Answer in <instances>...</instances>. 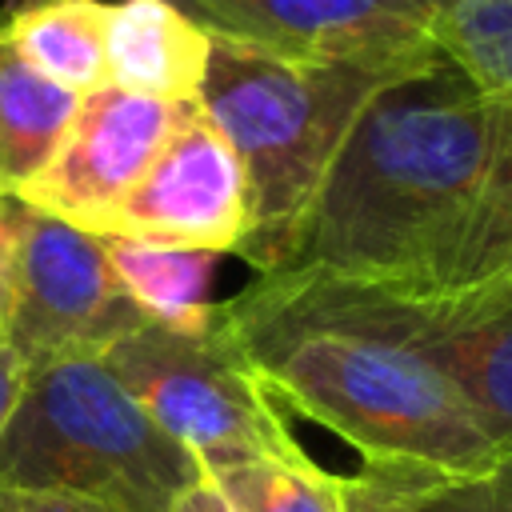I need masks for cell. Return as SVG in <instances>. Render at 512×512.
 Here are the masks:
<instances>
[{"label": "cell", "mask_w": 512, "mask_h": 512, "mask_svg": "<svg viewBox=\"0 0 512 512\" xmlns=\"http://www.w3.org/2000/svg\"><path fill=\"white\" fill-rule=\"evenodd\" d=\"M324 272L400 296L512 276V104L444 56L368 104L256 276Z\"/></svg>", "instance_id": "1"}, {"label": "cell", "mask_w": 512, "mask_h": 512, "mask_svg": "<svg viewBox=\"0 0 512 512\" xmlns=\"http://www.w3.org/2000/svg\"><path fill=\"white\" fill-rule=\"evenodd\" d=\"M216 328L268 396L344 436L364 464L484 476L504 460L456 388L400 344L380 292L360 280L252 276L216 304Z\"/></svg>", "instance_id": "2"}, {"label": "cell", "mask_w": 512, "mask_h": 512, "mask_svg": "<svg viewBox=\"0 0 512 512\" xmlns=\"http://www.w3.org/2000/svg\"><path fill=\"white\" fill-rule=\"evenodd\" d=\"M208 40L196 104L240 156L248 180V232L236 256L256 268L308 212L368 104L436 64L440 48L316 60L224 36Z\"/></svg>", "instance_id": "3"}, {"label": "cell", "mask_w": 512, "mask_h": 512, "mask_svg": "<svg viewBox=\"0 0 512 512\" xmlns=\"http://www.w3.org/2000/svg\"><path fill=\"white\" fill-rule=\"evenodd\" d=\"M200 464L156 428L100 356L28 364L0 424V492H64L116 512H172Z\"/></svg>", "instance_id": "4"}, {"label": "cell", "mask_w": 512, "mask_h": 512, "mask_svg": "<svg viewBox=\"0 0 512 512\" xmlns=\"http://www.w3.org/2000/svg\"><path fill=\"white\" fill-rule=\"evenodd\" d=\"M100 360L204 476L256 460H312L216 320L204 332L140 324Z\"/></svg>", "instance_id": "5"}, {"label": "cell", "mask_w": 512, "mask_h": 512, "mask_svg": "<svg viewBox=\"0 0 512 512\" xmlns=\"http://www.w3.org/2000/svg\"><path fill=\"white\" fill-rule=\"evenodd\" d=\"M12 224V304L4 344L24 364L104 356L116 340L148 324L124 296L100 236L8 200Z\"/></svg>", "instance_id": "6"}, {"label": "cell", "mask_w": 512, "mask_h": 512, "mask_svg": "<svg viewBox=\"0 0 512 512\" xmlns=\"http://www.w3.org/2000/svg\"><path fill=\"white\" fill-rule=\"evenodd\" d=\"M248 232V180L224 132L196 100L176 108V120L152 156L148 172L116 204L100 236H124L168 248L236 252Z\"/></svg>", "instance_id": "7"}, {"label": "cell", "mask_w": 512, "mask_h": 512, "mask_svg": "<svg viewBox=\"0 0 512 512\" xmlns=\"http://www.w3.org/2000/svg\"><path fill=\"white\" fill-rule=\"evenodd\" d=\"M180 104L136 96L112 84L84 92L56 152L12 200L100 236L116 204L148 172Z\"/></svg>", "instance_id": "8"}, {"label": "cell", "mask_w": 512, "mask_h": 512, "mask_svg": "<svg viewBox=\"0 0 512 512\" xmlns=\"http://www.w3.org/2000/svg\"><path fill=\"white\" fill-rule=\"evenodd\" d=\"M376 292L400 344L424 356L456 388L492 448L512 456V276L444 296Z\"/></svg>", "instance_id": "9"}, {"label": "cell", "mask_w": 512, "mask_h": 512, "mask_svg": "<svg viewBox=\"0 0 512 512\" xmlns=\"http://www.w3.org/2000/svg\"><path fill=\"white\" fill-rule=\"evenodd\" d=\"M208 36L280 56H372L428 52L448 0H172Z\"/></svg>", "instance_id": "10"}, {"label": "cell", "mask_w": 512, "mask_h": 512, "mask_svg": "<svg viewBox=\"0 0 512 512\" xmlns=\"http://www.w3.org/2000/svg\"><path fill=\"white\" fill-rule=\"evenodd\" d=\"M208 44V32L172 0H116L104 20V76L164 104L196 100Z\"/></svg>", "instance_id": "11"}, {"label": "cell", "mask_w": 512, "mask_h": 512, "mask_svg": "<svg viewBox=\"0 0 512 512\" xmlns=\"http://www.w3.org/2000/svg\"><path fill=\"white\" fill-rule=\"evenodd\" d=\"M104 20L108 0H16L0 12V32L44 80L84 96L108 84Z\"/></svg>", "instance_id": "12"}, {"label": "cell", "mask_w": 512, "mask_h": 512, "mask_svg": "<svg viewBox=\"0 0 512 512\" xmlns=\"http://www.w3.org/2000/svg\"><path fill=\"white\" fill-rule=\"evenodd\" d=\"M100 244L124 296L136 304V312L148 324L176 332L212 328L216 304L208 292H212V268L220 260L216 252L144 244L124 236H100Z\"/></svg>", "instance_id": "13"}, {"label": "cell", "mask_w": 512, "mask_h": 512, "mask_svg": "<svg viewBox=\"0 0 512 512\" xmlns=\"http://www.w3.org/2000/svg\"><path fill=\"white\" fill-rule=\"evenodd\" d=\"M80 96L44 80L0 32V200H12L56 152Z\"/></svg>", "instance_id": "14"}, {"label": "cell", "mask_w": 512, "mask_h": 512, "mask_svg": "<svg viewBox=\"0 0 512 512\" xmlns=\"http://www.w3.org/2000/svg\"><path fill=\"white\" fill-rule=\"evenodd\" d=\"M492 472L452 476L436 468L364 464L356 476H340V512H496Z\"/></svg>", "instance_id": "15"}, {"label": "cell", "mask_w": 512, "mask_h": 512, "mask_svg": "<svg viewBox=\"0 0 512 512\" xmlns=\"http://www.w3.org/2000/svg\"><path fill=\"white\" fill-rule=\"evenodd\" d=\"M432 40L476 92L512 104V0H448Z\"/></svg>", "instance_id": "16"}, {"label": "cell", "mask_w": 512, "mask_h": 512, "mask_svg": "<svg viewBox=\"0 0 512 512\" xmlns=\"http://www.w3.org/2000/svg\"><path fill=\"white\" fill-rule=\"evenodd\" d=\"M232 512H340V476L320 464H236L208 476Z\"/></svg>", "instance_id": "17"}, {"label": "cell", "mask_w": 512, "mask_h": 512, "mask_svg": "<svg viewBox=\"0 0 512 512\" xmlns=\"http://www.w3.org/2000/svg\"><path fill=\"white\" fill-rule=\"evenodd\" d=\"M4 496H8V512H116L108 504L64 492H4Z\"/></svg>", "instance_id": "18"}, {"label": "cell", "mask_w": 512, "mask_h": 512, "mask_svg": "<svg viewBox=\"0 0 512 512\" xmlns=\"http://www.w3.org/2000/svg\"><path fill=\"white\" fill-rule=\"evenodd\" d=\"M12 304V224H8V200H0V344Z\"/></svg>", "instance_id": "19"}, {"label": "cell", "mask_w": 512, "mask_h": 512, "mask_svg": "<svg viewBox=\"0 0 512 512\" xmlns=\"http://www.w3.org/2000/svg\"><path fill=\"white\" fill-rule=\"evenodd\" d=\"M172 512H232V508L224 504V496L216 492V484H212L208 476H200L192 488H184V492L176 496Z\"/></svg>", "instance_id": "20"}, {"label": "cell", "mask_w": 512, "mask_h": 512, "mask_svg": "<svg viewBox=\"0 0 512 512\" xmlns=\"http://www.w3.org/2000/svg\"><path fill=\"white\" fill-rule=\"evenodd\" d=\"M24 360L8 348V344H0V424H4V416H8V408L16 404V392H20V380H24Z\"/></svg>", "instance_id": "21"}, {"label": "cell", "mask_w": 512, "mask_h": 512, "mask_svg": "<svg viewBox=\"0 0 512 512\" xmlns=\"http://www.w3.org/2000/svg\"><path fill=\"white\" fill-rule=\"evenodd\" d=\"M492 480H496V512H512V456L496 464Z\"/></svg>", "instance_id": "22"}, {"label": "cell", "mask_w": 512, "mask_h": 512, "mask_svg": "<svg viewBox=\"0 0 512 512\" xmlns=\"http://www.w3.org/2000/svg\"><path fill=\"white\" fill-rule=\"evenodd\" d=\"M0 512H8V496L4 492H0Z\"/></svg>", "instance_id": "23"}]
</instances>
